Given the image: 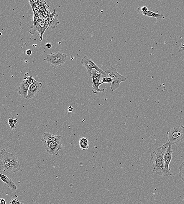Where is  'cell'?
Segmentation results:
<instances>
[{
    "mask_svg": "<svg viewBox=\"0 0 184 204\" xmlns=\"http://www.w3.org/2000/svg\"><path fill=\"white\" fill-rule=\"evenodd\" d=\"M168 145L169 144L167 142L150 154V163L153 171L159 176L167 177L173 175L172 173L166 171L165 168L164 155Z\"/></svg>",
    "mask_w": 184,
    "mask_h": 204,
    "instance_id": "6da1fadb",
    "label": "cell"
},
{
    "mask_svg": "<svg viewBox=\"0 0 184 204\" xmlns=\"http://www.w3.org/2000/svg\"><path fill=\"white\" fill-rule=\"evenodd\" d=\"M169 145H172L182 141L184 139V126L179 125L172 128L167 132Z\"/></svg>",
    "mask_w": 184,
    "mask_h": 204,
    "instance_id": "7a4b0ae2",
    "label": "cell"
},
{
    "mask_svg": "<svg viewBox=\"0 0 184 204\" xmlns=\"http://www.w3.org/2000/svg\"><path fill=\"white\" fill-rule=\"evenodd\" d=\"M67 55L61 52H55L47 55L44 61L53 68L61 67L67 61Z\"/></svg>",
    "mask_w": 184,
    "mask_h": 204,
    "instance_id": "3957f363",
    "label": "cell"
},
{
    "mask_svg": "<svg viewBox=\"0 0 184 204\" xmlns=\"http://www.w3.org/2000/svg\"><path fill=\"white\" fill-rule=\"evenodd\" d=\"M106 72L108 74L107 76L110 77L112 80L111 83V90L114 92L119 88L121 83L126 81V78L121 75L117 72V69L114 67H111L106 71Z\"/></svg>",
    "mask_w": 184,
    "mask_h": 204,
    "instance_id": "277c9868",
    "label": "cell"
},
{
    "mask_svg": "<svg viewBox=\"0 0 184 204\" xmlns=\"http://www.w3.org/2000/svg\"><path fill=\"white\" fill-rule=\"evenodd\" d=\"M81 64L85 67L88 71V75L89 76H91L92 71L93 70V69H94L97 71L101 73L104 76H107L108 75V74L106 72L102 70L90 57L86 55L83 56L81 61Z\"/></svg>",
    "mask_w": 184,
    "mask_h": 204,
    "instance_id": "5b68a950",
    "label": "cell"
},
{
    "mask_svg": "<svg viewBox=\"0 0 184 204\" xmlns=\"http://www.w3.org/2000/svg\"><path fill=\"white\" fill-rule=\"evenodd\" d=\"M7 152L5 149L0 150V174L9 175L12 173Z\"/></svg>",
    "mask_w": 184,
    "mask_h": 204,
    "instance_id": "8992f818",
    "label": "cell"
},
{
    "mask_svg": "<svg viewBox=\"0 0 184 204\" xmlns=\"http://www.w3.org/2000/svg\"><path fill=\"white\" fill-rule=\"evenodd\" d=\"M103 75L101 73L99 72L96 70L92 71L91 78L93 81L92 85V92L94 94H96L99 92H105L104 89H100L99 86L102 84H104L101 81V78Z\"/></svg>",
    "mask_w": 184,
    "mask_h": 204,
    "instance_id": "52a82bcc",
    "label": "cell"
},
{
    "mask_svg": "<svg viewBox=\"0 0 184 204\" xmlns=\"http://www.w3.org/2000/svg\"><path fill=\"white\" fill-rule=\"evenodd\" d=\"M61 136L53 135L50 132H46L42 135L41 141L44 142V146L46 150L51 143L55 141L61 142Z\"/></svg>",
    "mask_w": 184,
    "mask_h": 204,
    "instance_id": "ba28073f",
    "label": "cell"
},
{
    "mask_svg": "<svg viewBox=\"0 0 184 204\" xmlns=\"http://www.w3.org/2000/svg\"><path fill=\"white\" fill-rule=\"evenodd\" d=\"M42 87V83L34 81V82L29 85L26 99H30L35 96L36 94L40 92V89Z\"/></svg>",
    "mask_w": 184,
    "mask_h": 204,
    "instance_id": "9c48e42d",
    "label": "cell"
},
{
    "mask_svg": "<svg viewBox=\"0 0 184 204\" xmlns=\"http://www.w3.org/2000/svg\"><path fill=\"white\" fill-rule=\"evenodd\" d=\"M7 154L10 164L12 174L19 171L21 169V166L17 157L15 154L8 152Z\"/></svg>",
    "mask_w": 184,
    "mask_h": 204,
    "instance_id": "30bf717a",
    "label": "cell"
},
{
    "mask_svg": "<svg viewBox=\"0 0 184 204\" xmlns=\"http://www.w3.org/2000/svg\"><path fill=\"white\" fill-rule=\"evenodd\" d=\"M172 146L169 145L164 155L165 169L166 171L168 172H170V169L169 168V165L172 160Z\"/></svg>",
    "mask_w": 184,
    "mask_h": 204,
    "instance_id": "8fae6325",
    "label": "cell"
},
{
    "mask_svg": "<svg viewBox=\"0 0 184 204\" xmlns=\"http://www.w3.org/2000/svg\"><path fill=\"white\" fill-rule=\"evenodd\" d=\"M62 145L60 142H53L51 143L46 150L47 152L50 154L52 155H58V152L61 149Z\"/></svg>",
    "mask_w": 184,
    "mask_h": 204,
    "instance_id": "7c38bea8",
    "label": "cell"
},
{
    "mask_svg": "<svg viewBox=\"0 0 184 204\" xmlns=\"http://www.w3.org/2000/svg\"><path fill=\"white\" fill-rule=\"evenodd\" d=\"M0 178L1 180L6 185L10 188L13 192L17 190V187L14 183V181L9 178L7 175L0 174Z\"/></svg>",
    "mask_w": 184,
    "mask_h": 204,
    "instance_id": "4fadbf2b",
    "label": "cell"
},
{
    "mask_svg": "<svg viewBox=\"0 0 184 204\" xmlns=\"http://www.w3.org/2000/svg\"><path fill=\"white\" fill-rule=\"evenodd\" d=\"M29 85L26 81V80H24L20 84L17 89V92L19 94L25 99L27 95Z\"/></svg>",
    "mask_w": 184,
    "mask_h": 204,
    "instance_id": "5bb4252c",
    "label": "cell"
},
{
    "mask_svg": "<svg viewBox=\"0 0 184 204\" xmlns=\"http://www.w3.org/2000/svg\"><path fill=\"white\" fill-rule=\"evenodd\" d=\"M47 30V28L46 25H45L43 20H40L37 27L36 31L37 32H38V33H39V35H40V42L42 41L44 33H45V31Z\"/></svg>",
    "mask_w": 184,
    "mask_h": 204,
    "instance_id": "9a60e30c",
    "label": "cell"
},
{
    "mask_svg": "<svg viewBox=\"0 0 184 204\" xmlns=\"http://www.w3.org/2000/svg\"><path fill=\"white\" fill-rule=\"evenodd\" d=\"M33 20H34V23L32 26H31L30 29L29 31L30 34L34 35L35 32H36L37 27L38 24H39V19L38 15H33Z\"/></svg>",
    "mask_w": 184,
    "mask_h": 204,
    "instance_id": "2e32d148",
    "label": "cell"
},
{
    "mask_svg": "<svg viewBox=\"0 0 184 204\" xmlns=\"http://www.w3.org/2000/svg\"><path fill=\"white\" fill-rule=\"evenodd\" d=\"M79 145L82 150H86L89 148V140L86 137H81L79 140Z\"/></svg>",
    "mask_w": 184,
    "mask_h": 204,
    "instance_id": "e0dca14e",
    "label": "cell"
},
{
    "mask_svg": "<svg viewBox=\"0 0 184 204\" xmlns=\"http://www.w3.org/2000/svg\"><path fill=\"white\" fill-rule=\"evenodd\" d=\"M145 16L149 17L156 18L158 21H160V20L162 19H164L165 18L164 15L163 14H157V13L149 10L148 11Z\"/></svg>",
    "mask_w": 184,
    "mask_h": 204,
    "instance_id": "ac0fdd59",
    "label": "cell"
},
{
    "mask_svg": "<svg viewBox=\"0 0 184 204\" xmlns=\"http://www.w3.org/2000/svg\"><path fill=\"white\" fill-rule=\"evenodd\" d=\"M179 175L180 178L184 182V159L180 167Z\"/></svg>",
    "mask_w": 184,
    "mask_h": 204,
    "instance_id": "d6986e66",
    "label": "cell"
},
{
    "mask_svg": "<svg viewBox=\"0 0 184 204\" xmlns=\"http://www.w3.org/2000/svg\"><path fill=\"white\" fill-rule=\"evenodd\" d=\"M49 8H50V7L47 5L46 2L45 1L43 4L38 7L37 8V9L39 12H41L43 11H49Z\"/></svg>",
    "mask_w": 184,
    "mask_h": 204,
    "instance_id": "ffe728a7",
    "label": "cell"
},
{
    "mask_svg": "<svg viewBox=\"0 0 184 204\" xmlns=\"http://www.w3.org/2000/svg\"><path fill=\"white\" fill-rule=\"evenodd\" d=\"M15 117H10L8 118V122L9 126H10L11 129L12 130H15L17 128L16 124H15L14 122V119Z\"/></svg>",
    "mask_w": 184,
    "mask_h": 204,
    "instance_id": "44dd1931",
    "label": "cell"
},
{
    "mask_svg": "<svg viewBox=\"0 0 184 204\" xmlns=\"http://www.w3.org/2000/svg\"><path fill=\"white\" fill-rule=\"evenodd\" d=\"M148 8L145 7H139L138 8V11L140 14L145 16L148 12Z\"/></svg>",
    "mask_w": 184,
    "mask_h": 204,
    "instance_id": "7402d4cb",
    "label": "cell"
},
{
    "mask_svg": "<svg viewBox=\"0 0 184 204\" xmlns=\"http://www.w3.org/2000/svg\"><path fill=\"white\" fill-rule=\"evenodd\" d=\"M26 77V78L24 79V80H26V81L27 82V83L29 85H31V84L33 83L34 81H35L34 77L32 75L28 77Z\"/></svg>",
    "mask_w": 184,
    "mask_h": 204,
    "instance_id": "603a6c76",
    "label": "cell"
},
{
    "mask_svg": "<svg viewBox=\"0 0 184 204\" xmlns=\"http://www.w3.org/2000/svg\"><path fill=\"white\" fill-rule=\"evenodd\" d=\"M101 81L103 82V83H111L112 82V80L110 77L108 76H103L101 78Z\"/></svg>",
    "mask_w": 184,
    "mask_h": 204,
    "instance_id": "cb8c5ba5",
    "label": "cell"
},
{
    "mask_svg": "<svg viewBox=\"0 0 184 204\" xmlns=\"http://www.w3.org/2000/svg\"><path fill=\"white\" fill-rule=\"evenodd\" d=\"M10 204H22V203L20 202L19 201L17 200L15 198H13L9 202Z\"/></svg>",
    "mask_w": 184,
    "mask_h": 204,
    "instance_id": "d4e9b609",
    "label": "cell"
},
{
    "mask_svg": "<svg viewBox=\"0 0 184 204\" xmlns=\"http://www.w3.org/2000/svg\"><path fill=\"white\" fill-rule=\"evenodd\" d=\"M45 0H39V1H38V3L37 4L36 7L37 8L38 7H39V6H40V5H41L43 4L45 2ZM37 9V8H36Z\"/></svg>",
    "mask_w": 184,
    "mask_h": 204,
    "instance_id": "484cf974",
    "label": "cell"
},
{
    "mask_svg": "<svg viewBox=\"0 0 184 204\" xmlns=\"http://www.w3.org/2000/svg\"><path fill=\"white\" fill-rule=\"evenodd\" d=\"M46 46L47 48L50 49L52 47V45H51V43H47L46 44Z\"/></svg>",
    "mask_w": 184,
    "mask_h": 204,
    "instance_id": "4316f807",
    "label": "cell"
},
{
    "mask_svg": "<svg viewBox=\"0 0 184 204\" xmlns=\"http://www.w3.org/2000/svg\"><path fill=\"white\" fill-rule=\"evenodd\" d=\"M26 54L28 56H30L32 54V51L31 50H27L26 51Z\"/></svg>",
    "mask_w": 184,
    "mask_h": 204,
    "instance_id": "83f0119b",
    "label": "cell"
},
{
    "mask_svg": "<svg viewBox=\"0 0 184 204\" xmlns=\"http://www.w3.org/2000/svg\"><path fill=\"white\" fill-rule=\"evenodd\" d=\"M74 109L73 108L72 106H70L68 108V111L69 112H72L73 111Z\"/></svg>",
    "mask_w": 184,
    "mask_h": 204,
    "instance_id": "f1b7e54d",
    "label": "cell"
},
{
    "mask_svg": "<svg viewBox=\"0 0 184 204\" xmlns=\"http://www.w3.org/2000/svg\"><path fill=\"white\" fill-rule=\"evenodd\" d=\"M0 201H1V204H6V202L5 200L3 198L0 199Z\"/></svg>",
    "mask_w": 184,
    "mask_h": 204,
    "instance_id": "f546056e",
    "label": "cell"
},
{
    "mask_svg": "<svg viewBox=\"0 0 184 204\" xmlns=\"http://www.w3.org/2000/svg\"><path fill=\"white\" fill-rule=\"evenodd\" d=\"M181 45L183 47H181V48H180V49H182V48H184V44H181ZM183 61H184V59L183 60Z\"/></svg>",
    "mask_w": 184,
    "mask_h": 204,
    "instance_id": "4dcf8cb0",
    "label": "cell"
},
{
    "mask_svg": "<svg viewBox=\"0 0 184 204\" xmlns=\"http://www.w3.org/2000/svg\"><path fill=\"white\" fill-rule=\"evenodd\" d=\"M29 2V4L33 1V0H28Z\"/></svg>",
    "mask_w": 184,
    "mask_h": 204,
    "instance_id": "1f68e13d",
    "label": "cell"
},
{
    "mask_svg": "<svg viewBox=\"0 0 184 204\" xmlns=\"http://www.w3.org/2000/svg\"><path fill=\"white\" fill-rule=\"evenodd\" d=\"M0 204H1V201H0Z\"/></svg>",
    "mask_w": 184,
    "mask_h": 204,
    "instance_id": "d6a6232c",
    "label": "cell"
}]
</instances>
